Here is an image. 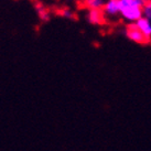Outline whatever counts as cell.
I'll return each instance as SVG.
<instances>
[{
	"label": "cell",
	"instance_id": "cell-1",
	"mask_svg": "<svg viewBox=\"0 0 151 151\" xmlns=\"http://www.w3.org/2000/svg\"><path fill=\"white\" fill-rule=\"evenodd\" d=\"M125 35H126V38L128 40H130L131 42L134 43H137V44H145L147 42L146 38L143 37V34L138 29L136 23L127 24V27L125 28Z\"/></svg>",
	"mask_w": 151,
	"mask_h": 151
},
{
	"label": "cell",
	"instance_id": "cell-2",
	"mask_svg": "<svg viewBox=\"0 0 151 151\" xmlns=\"http://www.w3.org/2000/svg\"><path fill=\"white\" fill-rule=\"evenodd\" d=\"M103 12L106 18L115 19L120 16V4L119 0H106L103 7Z\"/></svg>",
	"mask_w": 151,
	"mask_h": 151
},
{
	"label": "cell",
	"instance_id": "cell-3",
	"mask_svg": "<svg viewBox=\"0 0 151 151\" xmlns=\"http://www.w3.org/2000/svg\"><path fill=\"white\" fill-rule=\"evenodd\" d=\"M86 19H87V21L91 24L99 25L101 23H104L106 17L104 12H103V10H99V9H89V10H87V13H86Z\"/></svg>",
	"mask_w": 151,
	"mask_h": 151
},
{
	"label": "cell",
	"instance_id": "cell-4",
	"mask_svg": "<svg viewBox=\"0 0 151 151\" xmlns=\"http://www.w3.org/2000/svg\"><path fill=\"white\" fill-rule=\"evenodd\" d=\"M136 25L138 27V29L141 31V33L143 34V37L146 38L147 42L151 41V21L148 20L147 18L142 17L141 19H139L138 21L136 22Z\"/></svg>",
	"mask_w": 151,
	"mask_h": 151
},
{
	"label": "cell",
	"instance_id": "cell-5",
	"mask_svg": "<svg viewBox=\"0 0 151 151\" xmlns=\"http://www.w3.org/2000/svg\"><path fill=\"white\" fill-rule=\"evenodd\" d=\"M146 0H119L120 10L129 8H143Z\"/></svg>",
	"mask_w": 151,
	"mask_h": 151
},
{
	"label": "cell",
	"instance_id": "cell-6",
	"mask_svg": "<svg viewBox=\"0 0 151 151\" xmlns=\"http://www.w3.org/2000/svg\"><path fill=\"white\" fill-rule=\"evenodd\" d=\"M35 10H37V13H38V17L41 21H47L50 20V11L46 8H44L42 4H35Z\"/></svg>",
	"mask_w": 151,
	"mask_h": 151
},
{
	"label": "cell",
	"instance_id": "cell-7",
	"mask_svg": "<svg viewBox=\"0 0 151 151\" xmlns=\"http://www.w3.org/2000/svg\"><path fill=\"white\" fill-rule=\"evenodd\" d=\"M105 1L106 0H84V4L88 10L89 9H99V10H103Z\"/></svg>",
	"mask_w": 151,
	"mask_h": 151
},
{
	"label": "cell",
	"instance_id": "cell-8",
	"mask_svg": "<svg viewBox=\"0 0 151 151\" xmlns=\"http://www.w3.org/2000/svg\"><path fill=\"white\" fill-rule=\"evenodd\" d=\"M142 13L143 17L147 18L148 20L151 21V0L150 1H146V4L142 8Z\"/></svg>",
	"mask_w": 151,
	"mask_h": 151
},
{
	"label": "cell",
	"instance_id": "cell-9",
	"mask_svg": "<svg viewBox=\"0 0 151 151\" xmlns=\"http://www.w3.org/2000/svg\"><path fill=\"white\" fill-rule=\"evenodd\" d=\"M60 14H61V17L65 18V19H73L74 18V12L68 8H63L60 11Z\"/></svg>",
	"mask_w": 151,
	"mask_h": 151
},
{
	"label": "cell",
	"instance_id": "cell-10",
	"mask_svg": "<svg viewBox=\"0 0 151 151\" xmlns=\"http://www.w3.org/2000/svg\"><path fill=\"white\" fill-rule=\"evenodd\" d=\"M65 1H68V2H72V1H75V0H65Z\"/></svg>",
	"mask_w": 151,
	"mask_h": 151
},
{
	"label": "cell",
	"instance_id": "cell-11",
	"mask_svg": "<svg viewBox=\"0 0 151 151\" xmlns=\"http://www.w3.org/2000/svg\"><path fill=\"white\" fill-rule=\"evenodd\" d=\"M146 1H150V0H146Z\"/></svg>",
	"mask_w": 151,
	"mask_h": 151
}]
</instances>
